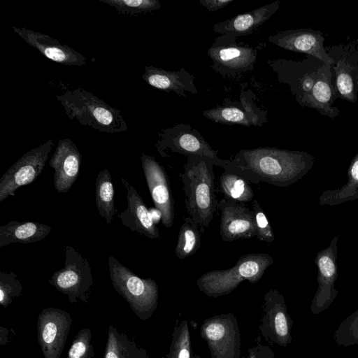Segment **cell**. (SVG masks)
Segmentation results:
<instances>
[{"mask_svg": "<svg viewBox=\"0 0 358 358\" xmlns=\"http://www.w3.org/2000/svg\"><path fill=\"white\" fill-rule=\"evenodd\" d=\"M314 157L303 151L258 147L239 150L222 168L250 182L285 187L296 183L313 166Z\"/></svg>", "mask_w": 358, "mask_h": 358, "instance_id": "1", "label": "cell"}, {"mask_svg": "<svg viewBox=\"0 0 358 358\" xmlns=\"http://www.w3.org/2000/svg\"><path fill=\"white\" fill-rule=\"evenodd\" d=\"M213 166L216 162L206 157L187 156L180 174L188 215L203 231L218 208L215 189Z\"/></svg>", "mask_w": 358, "mask_h": 358, "instance_id": "2", "label": "cell"}, {"mask_svg": "<svg viewBox=\"0 0 358 358\" xmlns=\"http://www.w3.org/2000/svg\"><path fill=\"white\" fill-rule=\"evenodd\" d=\"M55 97L69 119L80 124L110 134L128 129L119 110L83 88L67 90Z\"/></svg>", "mask_w": 358, "mask_h": 358, "instance_id": "3", "label": "cell"}, {"mask_svg": "<svg viewBox=\"0 0 358 358\" xmlns=\"http://www.w3.org/2000/svg\"><path fill=\"white\" fill-rule=\"evenodd\" d=\"M273 264V257L267 253L244 255L230 268L205 273L197 279L196 285L208 297L224 296L232 292L244 280L257 282Z\"/></svg>", "mask_w": 358, "mask_h": 358, "instance_id": "4", "label": "cell"}, {"mask_svg": "<svg viewBox=\"0 0 358 358\" xmlns=\"http://www.w3.org/2000/svg\"><path fill=\"white\" fill-rule=\"evenodd\" d=\"M114 289L143 320L149 319L158 304L159 287L152 278H141L110 255L108 259Z\"/></svg>", "mask_w": 358, "mask_h": 358, "instance_id": "5", "label": "cell"}, {"mask_svg": "<svg viewBox=\"0 0 358 358\" xmlns=\"http://www.w3.org/2000/svg\"><path fill=\"white\" fill-rule=\"evenodd\" d=\"M48 282L66 294L71 303L78 299L86 302L94 283L88 260L69 245L65 249L64 266L55 271Z\"/></svg>", "mask_w": 358, "mask_h": 358, "instance_id": "6", "label": "cell"}, {"mask_svg": "<svg viewBox=\"0 0 358 358\" xmlns=\"http://www.w3.org/2000/svg\"><path fill=\"white\" fill-rule=\"evenodd\" d=\"M211 68L224 77L234 78L255 69L257 50L239 45L236 38L229 34L217 36L208 50Z\"/></svg>", "mask_w": 358, "mask_h": 358, "instance_id": "7", "label": "cell"}, {"mask_svg": "<svg viewBox=\"0 0 358 358\" xmlns=\"http://www.w3.org/2000/svg\"><path fill=\"white\" fill-rule=\"evenodd\" d=\"M200 336L210 350L211 358H240L241 334L236 317L222 313L206 319Z\"/></svg>", "mask_w": 358, "mask_h": 358, "instance_id": "8", "label": "cell"}, {"mask_svg": "<svg viewBox=\"0 0 358 358\" xmlns=\"http://www.w3.org/2000/svg\"><path fill=\"white\" fill-rule=\"evenodd\" d=\"M155 147L162 157L167 150L184 155H199L214 160L217 166L223 168L228 159L218 157L217 152L203 138L200 132L187 123H180L159 132Z\"/></svg>", "mask_w": 358, "mask_h": 358, "instance_id": "9", "label": "cell"}, {"mask_svg": "<svg viewBox=\"0 0 358 358\" xmlns=\"http://www.w3.org/2000/svg\"><path fill=\"white\" fill-rule=\"evenodd\" d=\"M54 145L51 139L24 153L0 178V203L32 183L41 173Z\"/></svg>", "mask_w": 358, "mask_h": 358, "instance_id": "10", "label": "cell"}, {"mask_svg": "<svg viewBox=\"0 0 358 358\" xmlns=\"http://www.w3.org/2000/svg\"><path fill=\"white\" fill-rule=\"evenodd\" d=\"M293 324L282 294L277 289H269L264 296L263 316L259 326L261 334L268 342L286 347L292 341Z\"/></svg>", "mask_w": 358, "mask_h": 358, "instance_id": "11", "label": "cell"}, {"mask_svg": "<svg viewBox=\"0 0 358 358\" xmlns=\"http://www.w3.org/2000/svg\"><path fill=\"white\" fill-rule=\"evenodd\" d=\"M338 236L331 240L329 245L317 253L315 263L317 267V289L310 305L312 313L317 315L327 309L338 296L335 288L338 277Z\"/></svg>", "mask_w": 358, "mask_h": 358, "instance_id": "12", "label": "cell"}, {"mask_svg": "<svg viewBox=\"0 0 358 358\" xmlns=\"http://www.w3.org/2000/svg\"><path fill=\"white\" fill-rule=\"evenodd\" d=\"M72 319L61 309L49 307L40 313L38 341L44 358H59L68 338Z\"/></svg>", "mask_w": 358, "mask_h": 358, "instance_id": "13", "label": "cell"}, {"mask_svg": "<svg viewBox=\"0 0 358 358\" xmlns=\"http://www.w3.org/2000/svg\"><path fill=\"white\" fill-rule=\"evenodd\" d=\"M255 98L251 90H242L240 101H227L223 106L204 110L203 115L217 123L260 127L268 121L267 112L257 106Z\"/></svg>", "mask_w": 358, "mask_h": 358, "instance_id": "14", "label": "cell"}, {"mask_svg": "<svg viewBox=\"0 0 358 358\" xmlns=\"http://www.w3.org/2000/svg\"><path fill=\"white\" fill-rule=\"evenodd\" d=\"M141 161L153 203L161 213L162 224L170 228L174 221V201L167 173L154 156L143 153Z\"/></svg>", "mask_w": 358, "mask_h": 358, "instance_id": "15", "label": "cell"}, {"mask_svg": "<svg viewBox=\"0 0 358 358\" xmlns=\"http://www.w3.org/2000/svg\"><path fill=\"white\" fill-rule=\"evenodd\" d=\"M220 210V234L222 241L231 242L256 236L254 212L242 203L224 198L218 202Z\"/></svg>", "mask_w": 358, "mask_h": 358, "instance_id": "16", "label": "cell"}, {"mask_svg": "<svg viewBox=\"0 0 358 358\" xmlns=\"http://www.w3.org/2000/svg\"><path fill=\"white\" fill-rule=\"evenodd\" d=\"M324 65L323 71H318L314 80L310 75L304 76L299 82L298 90L294 92L300 104L315 108L330 116L331 113H334L331 104L334 100L335 93L331 85V64Z\"/></svg>", "mask_w": 358, "mask_h": 358, "instance_id": "17", "label": "cell"}, {"mask_svg": "<svg viewBox=\"0 0 358 358\" xmlns=\"http://www.w3.org/2000/svg\"><path fill=\"white\" fill-rule=\"evenodd\" d=\"M15 34L28 45L36 49L48 59L60 64L81 66L86 64V58L79 52L57 39L25 27H12Z\"/></svg>", "mask_w": 358, "mask_h": 358, "instance_id": "18", "label": "cell"}, {"mask_svg": "<svg viewBox=\"0 0 358 358\" xmlns=\"http://www.w3.org/2000/svg\"><path fill=\"white\" fill-rule=\"evenodd\" d=\"M81 155L69 138L59 140L50 159V166L55 170L54 186L59 193H66L79 176Z\"/></svg>", "mask_w": 358, "mask_h": 358, "instance_id": "19", "label": "cell"}, {"mask_svg": "<svg viewBox=\"0 0 358 358\" xmlns=\"http://www.w3.org/2000/svg\"><path fill=\"white\" fill-rule=\"evenodd\" d=\"M268 41L287 50L313 56L324 64H332L334 60L325 52L324 38L320 31L311 29H289L271 35Z\"/></svg>", "mask_w": 358, "mask_h": 358, "instance_id": "20", "label": "cell"}, {"mask_svg": "<svg viewBox=\"0 0 358 358\" xmlns=\"http://www.w3.org/2000/svg\"><path fill=\"white\" fill-rule=\"evenodd\" d=\"M121 181L127 189V209L118 215L122 224L147 238H159L161 234L143 199L125 178Z\"/></svg>", "mask_w": 358, "mask_h": 358, "instance_id": "21", "label": "cell"}, {"mask_svg": "<svg viewBox=\"0 0 358 358\" xmlns=\"http://www.w3.org/2000/svg\"><path fill=\"white\" fill-rule=\"evenodd\" d=\"M280 1L262 6L245 13L214 24L213 30L220 35L234 37L251 34L268 20L279 8Z\"/></svg>", "mask_w": 358, "mask_h": 358, "instance_id": "22", "label": "cell"}, {"mask_svg": "<svg viewBox=\"0 0 358 358\" xmlns=\"http://www.w3.org/2000/svg\"><path fill=\"white\" fill-rule=\"evenodd\" d=\"M142 78L150 86L167 92H173L186 97V92L198 93L194 85L195 77L183 67L178 71H169L153 66L144 67Z\"/></svg>", "mask_w": 358, "mask_h": 358, "instance_id": "23", "label": "cell"}, {"mask_svg": "<svg viewBox=\"0 0 358 358\" xmlns=\"http://www.w3.org/2000/svg\"><path fill=\"white\" fill-rule=\"evenodd\" d=\"M50 226L38 222L11 220L0 226V248L11 243H32L44 239L50 232Z\"/></svg>", "mask_w": 358, "mask_h": 358, "instance_id": "24", "label": "cell"}, {"mask_svg": "<svg viewBox=\"0 0 358 358\" xmlns=\"http://www.w3.org/2000/svg\"><path fill=\"white\" fill-rule=\"evenodd\" d=\"M348 180L342 187L325 190L319 197L320 206H334L358 199V152L352 159Z\"/></svg>", "mask_w": 358, "mask_h": 358, "instance_id": "25", "label": "cell"}, {"mask_svg": "<svg viewBox=\"0 0 358 358\" xmlns=\"http://www.w3.org/2000/svg\"><path fill=\"white\" fill-rule=\"evenodd\" d=\"M95 201L100 216L106 220L107 224H110L116 210L112 178L107 169L100 171L96 177Z\"/></svg>", "mask_w": 358, "mask_h": 358, "instance_id": "26", "label": "cell"}, {"mask_svg": "<svg viewBox=\"0 0 358 358\" xmlns=\"http://www.w3.org/2000/svg\"><path fill=\"white\" fill-rule=\"evenodd\" d=\"M250 182L231 171L224 170L220 178V187L224 198L238 203L250 201L255 193Z\"/></svg>", "mask_w": 358, "mask_h": 358, "instance_id": "27", "label": "cell"}, {"mask_svg": "<svg viewBox=\"0 0 358 358\" xmlns=\"http://www.w3.org/2000/svg\"><path fill=\"white\" fill-rule=\"evenodd\" d=\"M103 358H147L146 352L138 348L127 336L111 324L109 327Z\"/></svg>", "mask_w": 358, "mask_h": 358, "instance_id": "28", "label": "cell"}, {"mask_svg": "<svg viewBox=\"0 0 358 358\" xmlns=\"http://www.w3.org/2000/svg\"><path fill=\"white\" fill-rule=\"evenodd\" d=\"M201 236L199 227L188 215L184 220L178 232L175 253L180 259H185L199 249Z\"/></svg>", "mask_w": 358, "mask_h": 358, "instance_id": "29", "label": "cell"}, {"mask_svg": "<svg viewBox=\"0 0 358 358\" xmlns=\"http://www.w3.org/2000/svg\"><path fill=\"white\" fill-rule=\"evenodd\" d=\"M192 345L189 323L178 320L173 329L169 353L164 358H191Z\"/></svg>", "mask_w": 358, "mask_h": 358, "instance_id": "30", "label": "cell"}, {"mask_svg": "<svg viewBox=\"0 0 358 358\" xmlns=\"http://www.w3.org/2000/svg\"><path fill=\"white\" fill-rule=\"evenodd\" d=\"M114 8L119 13L129 16H139L161 8L158 0H99Z\"/></svg>", "mask_w": 358, "mask_h": 358, "instance_id": "31", "label": "cell"}, {"mask_svg": "<svg viewBox=\"0 0 358 358\" xmlns=\"http://www.w3.org/2000/svg\"><path fill=\"white\" fill-rule=\"evenodd\" d=\"M334 337L338 345L358 348V309L339 324Z\"/></svg>", "mask_w": 358, "mask_h": 358, "instance_id": "32", "label": "cell"}, {"mask_svg": "<svg viewBox=\"0 0 358 358\" xmlns=\"http://www.w3.org/2000/svg\"><path fill=\"white\" fill-rule=\"evenodd\" d=\"M22 285L18 276L12 271L0 272V303L6 308L15 297L21 295Z\"/></svg>", "mask_w": 358, "mask_h": 358, "instance_id": "33", "label": "cell"}, {"mask_svg": "<svg viewBox=\"0 0 358 358\" xmlns=\"http://www.w3.org/2000/svg\"><path fill=\"white\" fill-rule=\"evenodd\" d=\"M91 338L90 329H81L73 341L67 358H92L94 352Z\"/></svg>", "mask_w": 358, "mask_h": 358, "instance_id": "34", "label": "cell"}, {"mask_svg": "<svg viewBox=\"0 0 358 358\" xmlns=\"http://www.w3.org/2000/svg\"><path fill=\"white\" fill-rule=\"evenodd\" d=\"M252 210L255 216L257 238L261 241L268 243H272L275 239L272 227L266 214L256 199H255L252 203Z\"/></svg>", "mask_w": 358, "mask_h": 358, "instance_id": "35", "label": "cell"}, {"mask_svg": "<svg viewBox=\"0 0 358 358\" xmlns=\"http://www.w3.org/2000/svg\"><path fill=\"white\" fill-rule=\"evenodd\" d=\"M336 85L340 95L345 99L355 102L357 96L353 78L341 63L338 64L336 74Z\"/></svg>", "mask_w": 358, "mask_h": 358, "instance_id": "36", "label": "cell"}, {"mask_svg": "<svg viewBox=\"0 0 358 358\" xmlns=\"http://www.w3.org/2000/svg\"><path fill=\"white\" fill-rule=\"evenodd\" d=\"M247 358H275L273 351L268 346L261 344L259 341L256 345L248 349Z\"/></svg>", "mask_w": 358, "mask_h": 358, "instance_id": "37", "label": "cell"}, {"mask_svg": "<svg viewBox=\"0 0 358 358\" xmlns=\"http://www.w3.org/2000/svg\"><path fill=\"white\" fill-rule=\"evenodd\" d=\"M233 1L234 0H200L199 3L209 11L215 12Z\"/></svg>", "mask_w": 358, "mask_h": 358, "instance_id": "38", "label": "cell"}, {"mask_svg": "<svg viewBox=\"0 0 358 358\" xmlns=\"http://www.w3.org/2000/svg\"><path fill=\"white\" fill-rule=\"evenodd\" d=\"M192 358H201V357L198 355H194Z\"/></svg>", "mask_w": 358, "mask_h": 358, "instance_id": "39", "label": "cell"}]
</instances>
